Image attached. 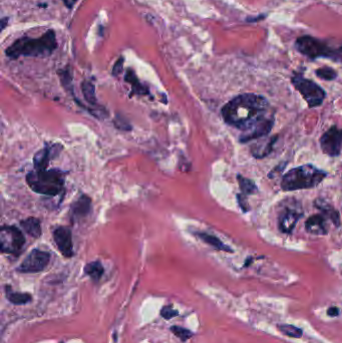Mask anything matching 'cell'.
<instances>
[{
  "mask_svg": "<svg viewBox=\"0 0 342 343\" xmlns=\"http://www.w3.org/2000/svg\"><path fill=\"white\" fill-rule=\"evenodd\" d=\"M269 107L270 104L264 97L255 93H244L223 106L222 116L230 126L247 132L269 117Z\"/></svg>",
  "mask_w": 342,
  "mask_h": 343,
  "instance_id": "1",
  "label": "cell"
},
{
  "mask_svg": "<svg viewBox=\"0 0 342 343\" xmlns=\"http://www.w3.org/2000/svg\"><path fill=\"white\" fill-rule=\"evenodd\" d=\"M56 48L55 33L53 30H48L37 38L21 37L17 39L6 49L5 54L7 57L13 59L20 56H48L51 55Z\"/></svg>",
  "mask_w": 342,
  "mask_h": 343,
  "instance_id": "2",
  "label": "cell"
},
{
  "mask_svg": "<svg viewBox=\"0 0 342 343\" xmlns=\"http://www.w3.org/2000/svg\"><path fill=\"white\" fill-rule=\"evenodd\" d=\"M327 175V172L319 170L311 164H306L286 173L281 181V188L286 192L313 189L321 184Z\"/></svg>",
  "mask_w": 342,
  "mask_h": 343,
  "instance_id": "3",
  "label": "cell"
},
{
  "mask_svg": "<svg viewBox=\"0 0 342 343\" xmlns=\"http://www.w3.org/2000/svg\"><path fill=\"white\" fill-rule=\"evenodd\" d=\"M26 183L34 192L56 196L62 192L66 183V174L60 170H34L26 175Z\"/></svg>",
  "mask_w": 342,
  "mask_h": 343,
  "instance_id": "4",
  "label": "cell"
},
{
  "mask_svg": "<svg viewBox=\"0 0 342 343\" xmlns=\"http://www.w3.org/2000/svg\"><path fill=\"white\" fill-rule=\"evenodd\" d=\"M291 82L294 87L301 93L310 108L319 106L323 103L326 93L317 84L305 79L301 74H295L292 76Z\"/></svg>",
  "mask_w": 342,
  "mask_h": 343,
  "instance_id": "5",
  "label": "cell"
},
{
  "mask_svg": "<svg viewBox=\"0 0 342 343\" xmlns=\"http://www.w3.org/2000/svg\"><path fill=\"white\" fill-rule=\"evenodd\" d=\"M295 45H296V49L298 50V51H300L302 54L310 58H317V57L333 58L335 56H338V53L332 51L329 46L326 45L323 41L309 35L298 37Z\"/></svg>",
  "mask_w": 342,
  "mask_h": 343,
  "instance_id": "6",
  "label": "cell"
},
{
  "mask_svg": "<svg viewBox=\"0 0 342 343\" xmlns=\"http://www.w3.org/2000/svg\"><path fill=\"white\" fill-rule=\"evenodd\" d=\"M25 244L20 229L14 226H2L0 231V250L2 253L18 255Z\"/></svg>",
  "mask_w": 342,
  "mask_h": 343,
  "instance_id": "7",
  "label": "cell"
},
{
  "mask_svg": "<svg viewBox=\"0 0 342 343\" xmlns=\"http://www.w3.org/2000/svg\"><path fill=\"white\" fill-rule=\"evenodd\" d=\"M50 260L51 254L49 252L34 249L17 267V271L20 273H37L43 271L49 265Z\"/></svg>",
  "mask_w": 342,
  "mask_h": 343,
  "instance_id": "8",
  "label": "cell"
},
{
  "mask_svg": "<svg viewBox=\"0 0 342 343\" xmlns=\"http://www.w3.org/2000/svg\"><path fill=\"white\" fill-rule=\"evenodd\" d=\"M320 146L324 154L329 157H338L342 149V130L331 127L320 137Z\"/></svg>",
  "mask_w": 342,
  "mask_h": 343,
  "instance_id": "9",
  "label": "cell"
},
{
  "mask_svg": "<svg viewBox=\"0 0 342 343\" xmlns=\"http://www.w3.org/2000/svg\"><path fill=\"white\" fill-rule=\"evenodd\" d=\"M302 216L303 212L300 208L286 207L278 217L280 231L285 234H291Z\"/></svg>",
  "mask_w": 342,
  "mask_h": 343,
  "instance_id": "10",
  "label": "cell"
},
{
  "mask_svg": "<svg viewBox=\"0 0 342 343\" xmlns=\"http://www.w3.org/2000/svg\"><path fill=\"white\" fill-rule=\"evenodd\" d=\"M53 240L59 252L67 258L73 256L71 231L67 227H57L53 231Z\"/></svg>",
  "mask_w": 342,
  "mask_h": 343,
  "instance_id": "11",
  "label": "cell"
},
{
  "mask_svg": "<svg viewBox=\"0 0 342 343\" xmlns=\"http://www.w3.org/2000/svg\"><path fill=\"white\" fill-rule=\"evenodd\" d=\"M62 147L59 144L49 145L45 148L39 150L34 158V170H46L50 165V162L56 158L59 153L62 151Z\"/></svg>",
  "mask_w": 342,
  "mask_h": 343,
  "instance_id": "12",
  "label": "cell"
},
{
  "mask_svg": "<svg viewBox=\"0 0 342 343\" xmlns=\"http://www.w3.org/2000/svg\"><path fill=\"white\" fill-rule=\"evenodd\" d=\"M273 122H274L273 116H269L266 119H264L252 129H250L247 132H244V134L240 137V142L247 143L252 141V139H259L266 137L272 130Z\"/></svg>",
  "mask_w": 342,
  "mask_h": 343,
  "instance_id": "13",
  "label": "cell"
},
{
  "mask_svg": "<svg viewBox=\"0 0 342 343\" xmlns=\"http://www.w3.org/2000/svg\"><path fill=\"white\" fill-rule=\"evenodd\" d=\"M326 218L324 215H312L310 216L305 222V230L311 235L324 236L328 233L326 227Z\"/></svg>",
  "mask_w": 342,
  "mask_h": 343,
  "instance_id": "14",
  "label": "cell"
},
{
  "mask_svg": "<svg viewBox=\"0 0 342 343\" xmlns=\"http://www.w3.org/2000/svg\"><path fill=\"white\" fill-rule=\"evenodd\" d=\"M278 136H273L266 139H258V142L251 148V153L256 159H263L272 152L274 144L277 142Z\"/></svg>",
  "mask_w": 342,
  "mask_h": 343,
  "instance_id": "15",
  "label": "cell"
},
{
  "mask_svg": "<svg viewBox=\"0 0 342 343\" xmlns=\"http://www.w3.org/2000/svg\"><path fill=\"white\" fill-rule=\"evenodd\" d=\"M91 209V200L88 196L83 195L71 206V216L73 220L81 219L87 216Z\"/></svg>",
  "mask_w": 342,
  "mask_h": 343,
  "instance_id": "16",
  "label": "cell"
},
{
  "mask_svg": "<svg viewBox=\"0 0 342 343\" xmlns=\"http://www.w3.org/2000/svg\"><path fill=\"white\" fill-rule=\"evenodd\" d=\"M195 235H197L201 240H203L208 245L217 249V250L225 251V252H229V253L234 252L233 251V249H231L229 246L225 245L219 238L214 236V235H211V234H208L205 232H196Z\"/></svg>",
  "mask_w": 342,
  "mask_h": 343,
  "instance_id": "17",
  "label": "cell"
},
{
  "mask_svg": "<svg viewBox=\"0 0 342 343\" xmlns=\"http://www.w3.org/2000/svg\"><path fill=\"white\" fill-rule=\"evenodd\" d=\"M20 225L22 229L25 231L26 234L34 238H38L41 236L42 230H41V222L37 218L30 217L27 218L26 220L21 221Z\"/></svg>",
  "mask_w": 342,
  "mask_h": 343,
  "instance_id": "18",
  "label": "cell"
},
{
  "mask_svg": "<svg viewBox=\"0 0 342 343\" xmlns=\"http://www.w3.org/2000/svg\"><path fill=\"white\" fill-rule=\"evenodd\" d=\"M5 292H6V297L7 299L15 304V305H23L27 304L28 302L31 301L33 297L28 293H20V292H15L11 289L10 286L5 287Z\"/></svg>",
  "mask_w": 342,
  "mask_h": 343,
  "instance_id": "19",
  "label": "cell"
},
{
  "mask_svg": "<svg viewBox=\"0 0 342 343\" xmlns=\"http://www.w3.org/2000/svg\"><path fill=\"white\" fill-rule=\"evenodd\" d=\"M315 207H317L323 213V215L327 218L328 220H330L333 224H335L336 226H339V224H340L339 214L331 206L326 204L325 202H321L320 200H317L315 202Z\"/></svg>",
  "mask_w": 342,
  "mask_h": 343,
  "instance_id": "20",
  "label": "cell"
},
{
  "mask_svg": "<svg viewBox=\"0 0 342 343\" xmlns=\"http://www.w3.org/2000/svg\"><path fill=\"white\" fill-rule=\"evenodd\" d=\"M124 81L131 84V86L133 87V91L135 93H137V95H148L149 93L147 87L139 83V81L137 80V77L133 69L127 70L126 75H124Z\"/></svg>",
  "mask_w": 342,
  "mask_h": 343,
  "instance_id": "21",
  "label": "cell"
},
{
  "mask_svg": "<svg viewBox=\"0 0 342 343\" xmlns=\"http://www.w3.org/2000/svg\"><path fill=\"white\" fill-rule=\"evenodd\" d=\"M104 269L103 267V265L100 261H93L86 265L85 267V273L88 275L93 281L98 282L99 280L102 278L103 275Z\"/></svg>",
  "mask_w": 342,
  "mask_h": 343,
  "instance_id": "22",
  "label": "cell"
},
{
  "mask_svg": "<svg viewBox=\"0 0 342 343\" xmlns=\"http://www.w3.org/2000/svg\"><path fill=\"white\" fill-rule=\"evenodd\" d=\"M237 181L243 195L248 197L249 195H254L258 192V187L253 180L245 178L242 175H237Z\"/></svg>",
  "mask_w": 342,
  "mask_h": 343,
  "instance_id": "23",
  "label": "cell"
},
{
  "mask_svg": "<svg viewBox=\"0 0 342 343\" xmlns=\"http://www.w3.org/2000/svg\"><path fill=\"white\" fill-rule=\"evenodd\" d=\"M82 89L86 101L88 102V103H90L91 105H98V101L96 97V87L93 86V84H91L90 82L85 81L82 85Z\"/></svg>",
  "mask_w": 342,
  "mask_h": 343,
  "instance_id": "24",
  "label": "cell"
},
{
  "mask_svg": "<svg viewBox=\"0 0 342 343\" xmlns=\"http://www.w3.org/2000/svg\"><path fill=\"white\" fill-rule=\"evenodd\" d=\"M277 328L281 331L282 333L286 334L289 337H294V338H299L302 336L303 332L298 327H295L293 325H288V324H282L278 325Z\"/></svg>",
  "mask_w": 342,
  "mask_h": 343,
  "instance_id": "25",
  "label": "cell"
},
{
  "mask_svg": "<svg viewBox=\"0 0 342 343\" xmlns=\"http://www.w3.org/2000/svg\"><path fill=\"white\" fill-rule=\"evenodd\" d=\"M315 73L319 77V79L324 80V81H333L336 79V76H337L336 71L328 67L318 69L317 70H315Z\"/></svg>",
  "mask_w": 342,
  "mask_h": 343,
  "instance_id": "26",
  "label": "cell"
},
{
  "mask_svg": "<svg viewBox=\"0 0 342 343\" xmlns=\"http://www.w3.org/2000/svg\"><path fill=\"white\" fill-rule=\"evenodd\" d=\"M171 331H172L182 341H187L193 336L192 331L183 328V327H180V326H172L171 327Z\"/></svg>",
  "mask_w": 342,
  "mask_h": 343,
  "instance_id": "27",
  "label": "cell"
},
{
  "mask_svg": "<svg viewBox=\"0 0 342 343\" xmlns=\"http://www.w3.org/2000/svg\"><path fill=\"white\" fill-rule=\"evenodd\" d=\"M179 313L177 310H174L172 306H165L161 310V315L165 319H171L175 316H177Z\"/></svg>",
  "mask_w": 342,
  "mask_h": 343,
  "instance_id": "28",
  "label": "cell"
},
{
  "mask_svg": "<svg viewBox=\"0 0 342 343\" xmlns=\"http://www.w3.org/2000/svg\"><path fill=\"white\" fill-rule=\"evenodd\" d=\"M122 117H120V116H117L116 120H115V124H116V127L120 130H122V131H131L132 130V127L130 126V122L127 121L126 120H122Z\"/></svg>",
  "mask_w": 342,
  "mask_h": 343,
  "instance_id": "29",
  "label": "cell"
},
{
  "mask_svg": "<svg viewBox=\"0 0 342 343\" xmlns=\"http://www.w3.org/2000/svg\"><path fill=\"white\" fill-rule=\"evenodd\" d=\"M237 201L238 204L240 206V208L242 209V211L244 213H247L249 210H250V207L248 206V202H247V196L243 195V194H238L237 195Z\"/></svg>",
  "mask_w": 342,
  "mask_h": 343,
  "instance_id": "30",
  "label": "cell"
},
{
  "mask_svg": "<svg viewBox=\"0 0 342 343\" xmlns=\"http://www.w3.org/2000/svg\"><path fill=\"white\" fill-rule=\"evenodd\" d=\"M123 61H124V59H123V57H122V56H120V57L118 59V61L116 62L115 66H114V68H113V71H112L113 75L118 76V75L121 72V70H122V67H123Z\"/></svg>",
  "mask_w": 342,
  "mask_h": 343,
  "instance_id": "31",
  "label": "cell"
},
{
  "mask_svg": "<svg viewBox=\"0 0 342 343\" xmlns=\"http://www.w3.org/2000/svg\"><path fill=\"white\" fill-rule=\"evenodd\" d=\"M327 314L329 316H338L339 315V309L337 307H330L327 310Z\"/></svg>",
  "mask_w": 342,
  "mask_h": 343,
  "instance_id": "32",
  "label": "cell"
},
{
  "mask_svg": "<svg viewBox=\"0 0 342 343\" xmlns=\"http://www.w3.org/2000/svg\"><path fill=\"white\" fill-rule=\"evenodd\" d=\"M77 1H79V0H64V3L68 9H71Z\"/></svg>",
  "mask_w": 342,
  "mask_h": 343,
  "instance_id": "33",
  "label": "cell"
},
{
  "mask_svg": "<svg viewBox=\"0 0 342 343\" xmlns=\"http://www.w3.org/2000/svg\"><path fill=\"white\" fill-rule=\"evenodd\" d=\"M8 20V18L7 17H4V18H2V20H1V29L3 30L4 28H5V25H6V21Z\"/></svg>",
  "mask_w": 342,
  "mask_h": 343,
  "instance_id": "34",
  "label": "cell"
},
{
  "mask_svg": "<svg viewBox=\"0 0 342 343\" xmlns=\"http://www.w3.org/2000/svg\"><path fill=\"white\" fill-rule=\"evenodd\" d=\"M60 343H64V342H60Z\"/></svg>",
  "mask_w": 342,
  "mask_h": 343,
  "instance_id": "35",
  "label": "cell"
}]
</instances>
